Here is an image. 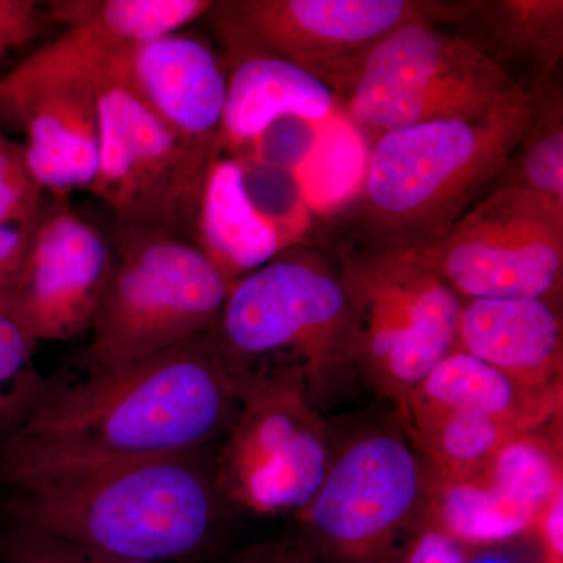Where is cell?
Listing matches in <instances>:
<instances>
[{
  "instance_id": "1",
  "label": "cell",
  "mask_w": 563,
  "mask_h": 563,
  "mask_svg": "<svg viewBox=\"0 0 563 563\" xmlns=\"http://www.w3.org/2000/svg\"><path fill=\"white\" fill-rule=\"evenodd\" d=\"M240 388L211 332L172 350L47 385L0 446V483L29 474L198 454L228 433Z\"/></svg>"
},
{
  "instance_id": "2",
  "label": "cell",
  "mask_w": 563,
  "mask_h": 563,
  "mask_svg": "<svg viewBox=\"0 0 563 563\" xmlns=\"http://www.w3.org/2000/svg\"><path fill=\"white\" fill-rule=\"evenodd\" d=\"M2 484L9 526L146 563L201 554L217 531L222 499L198 454L29 474Z\"/></svg>"
},
{
  "instance_id": "3",
  "label": "cell",
  "mask_w": 563,
  "mask_h": 563,
  "mask_svg": "<svg viewBox=\"0 0 563 563\" xmlns=\"http://www.w3.org/2000/svg\"><path fill=\"white\" fill-rule=\"evenodd\" d=\"M537 92L473 120L421 122L380 133L357 199L365 247L418 251L442 239L520 146Z\"/></svg>"
},
{
  "instance_id": "4",
  "label": "cell",
  "mask_w": 563,
  "mask_h": 563,
  "mask_svg": "<svg viewBox=\"0 0 563 563\" xmlns=\"http://www.w3.org/2000/svg\"><path fill=\"white\" fill-rule=\"evenodd\" d=\"M210 332L236 385L287 377L318 409L358 374L342 274L309 252L285 251L235 282Z\"/></svg>"
},
{
  "instance_id": "5",
  "label": "cell",
  "mask_w": 563,
  "mask_h": 563,
  "mask_svg": "<svg viewBox=\"0 0 563 563\" xmlns=\"http://www.w3.org/2000/svg\"><path fill=\"white\" fill-rule=\"evenodd\" d=\"M109 242L111 269L85 372L150 357L213 328L232 285L195 243L121 222Z\"/></svg>"
},
{
  "instance_id": "6",
  "label": "cell",
  "mask_w": 563,
  "mask_h": 563,
  "mask_svg": "<svg viewBox=\"0 0 563 563\" xmlns=\"http://www.w3.org/2000/svg\"><path fill=\"white\" fill-rule=\"evenodd\" d=\"M531 92L483 47L439 31L422 13L377 41L346 110L355 125L380 135L421 122L487 117Z\"/></svg>"
},
{
  "instance_id": "7",
  "label": "cell",
  "mask_w": 563,
  "mask_h": 563,
  "mask_svg": "<svg viewBox=\"0 0 563 563\" xmlns=\"http://www.w3.org/2000/svg\"><path fill=\"white\" fill-rule=\"evenodd\" d=\"M357 372L401 402L459 350L463 299L410 250L363 247L343 257Z\"/></svg>"
},
{
  "instance_id": "8",
  "label": "cell",
  "mask_w": 563,
  "mask_h": 563,
  "mask_svg": "<svg viewBox=\"0 0 563 563\" xmlns=\"http://www.w3.org/2000/svg\"><path fill=\"white\" fill-rule=\"evenodd\" d=\"M435 473L409 437L369 428L335 448L309 506L296 515L309 542L346 563H372L428 515Z\"/></svg>"
},
{
  "instance_id": "9",
  "label": "cell",
  "mask_w": 563,
  "mask_h": 563,
  "mask_svg": "<svg viewBox=\"0 0 563 563\" xmlns=\"http://www.w3.org/2000/svg\"><path fill=\"white\" fill-rule=\"evenodd\" d=\"M98 111V172L88 191L121 224L192 243L207 174L224 151L172 131L117 81L99 87Z\"/></svg>"
},
{
  "instance_id": "10",
  "label": "cell",
  "mask_w": 563,
  "mask_h": 563,
  "mask_svg": "<svg viewBox=\"0 0 563 563\" xmlns=\"http://www.w3.org/2000/svg\"><path fill=\"white\" fill-rule=\"evenodd\" d=\"M240 410L214 465L222 499L258 515H298L320 490L336 443L302 385L243 380Z\"/></svg>"
},
{
  "instance_id": "11",
  "label": "cell",
  "mask_w": 563,
  "mask_h": 563,
  "mask_svg": "<svg viewBox=\"0 0 563 563\" xmlns=\"http://www.w3.org/2000/svg\"><path fill=\"white\" fill-rule=\"evenodd\" d=\"M463 301L561 298L563 209L501 184L415 251Z\"/></svg>"
},
{
  "instance_id": "12",
  "label": "cell",
  "mask_w": 563,
  "mask_h": 563,
  "mask_svg": "<svg viewBox=\"0 0 563 563\" xmlns=\"http://www.w3.org/2000/svg\"><path fill=\"white\" fill-rule=\"evenodd\" d=\"M65 32L0 76V120L33 99L70 87L99 88L125 51L179 32L213 9L209 0H55L43 3Z\"/></svg>"
},
{
  "instance_id": "13",
  "label": "cell",
  "mask_w": 563,
  "mask_h": 563,
  "mask_svg": "<svg viewBox=\"0 0 563 563\" xmlns=\"http://www.w3.org/2000/svg\"><path fill=\"white\" fill-rule=\"evenodd\" d=\"M217 10L336 98L350 95L377 41L424 13L407 0H233Z\"/></svg>"
},
{
  "instance_id": "14",
  "label": "cell",
  "mask_w": 563,
  "mask_h": 563,
  "mask_svg": "<svg viewBox=\"0 0 563 563\" xmlns=\"http://www.w3.org/2000/svg\"><path fill=\"white\" fill-rule=\"evenodd\" d=\"M111 269V246L98 228L66 207L43 210L7 312L36 342L91 331Z\"/></svg>"
},
{
  "instance_id": "15",
  "label": "cell",
  "mask_w": 563,
  "mask_h": 563,
  "mask_svg": "<svg viewBox=\"0 0 563 563\" xmlns=\"http://www.w3.org/2000/svg\"><path fill=\"white\" fill-rule=\"evenodd\" d=\"M109 80L184 139L224 151L228 73L206 41L181 31L144 41L117 58Z\"/></svg>"
},
{
  "instance_id": "16",
  "label": "cell",
  "mask_w": 563,
  "mask_h": 563,
  "mask_svg": "<svg viewBox=\"0 0 563 563\" xmlns=\"http://www.w3.org/2000/svg\"><path fill=\"white\" fill-rule=\"evenodd\" d=\"M217 20L229 57L224 151L252 146L282 120L321 121L332 113L336 96L328 85L265 49L221 13Z\"/></svg>"
},
{
  "instance_id": "17",
  "label": "cell",
  "mask_w": 563,
  "mask_h": 563,
  "mask_svg": "<svg viewBox=\"0 0 563 563\" xmlns=\"http://www.w3.org/2000/svg\"><path fill=\"white\" fill-rule=\"evenodd\" d=\"M295 228L258 202L246 162L221 155L203 185L192 243L229 284L290 250Z\"/></svg>"
},
{
  "instance_id": "18",
  "label": "cell",
  "mask_w": 563,
  "mask_h": 563,
  "mask_svg": "<svg viewBox=\"0 0 563 563\" xmlns=\"http://www.w3.org/2000/svg\"><path fill=\"white\" fill-rule=\"evenodd\" d=\"M459 350L537 390L562 388L563 325L554 299L465 301Z\"/></svg>"
},
{
  "instance_id": "19",
  "label": "cell",
  "mask_w": 563,
  "mask_h": 563,
  "mask_svg": "<svg viewBox=\"0 0 563 563\" xmlns=\"http://www.w3.org/2000/svg\"><path fill=\"white\" fill-rule=\"evenodd\" d=\"M398 407L402 421L466 412L483 415L523 433L543 429L558 418L562 388L537 390L457 350L443 358Z\"/></svg>"
},
{
  "instance_id": "20",
  "label": "cell",
  "mask_w": 563,
  "mask_h": 563,
  "mask_svg": "<svg viewBox=\"0 0 563 563\" xmlns=\"http://www.w3.org/2000/svg\"><path fill=\"white\" fill-rule=\"evenodd\" d=\"M98 90L70 87L44 92L11 120L25 132L29 166L44 191L65 198L90 188L99 161Z\"/></svg>"
},
{
  "instance_id": "21",
  "label": "cell",
  "mask_w": 563,
  "mask_h": 563,
  "mask_svg": "<svg viewBox=\"0 0 563 563\" xmlns=\"http://www.w3.org/2000/svg\"><path fill=\"white\" fill-rule=\"evenodd\" d=\"M426 520L463 547H490L533 531L536 518L488 483L483 473L433 481Z\"/></svg>"
},
{
  "instance_id": "22",
  "label": "cell",
  "mask_w": 563,
  "mask_h": 563,
  "mask_svg": "<svg viewBox=\"0 0 563 563\" xmlns=\"http://www.w3.org/2000/svg\"><path fill=\"white\" fill-rule=\"evenodd\" d=\"M407 437L440 479H465L483 472L496 451L518 435L477 413L451 412L404 421Z\"/></svg>"
},
{
  "instance_id": "23",
  "label": "cell",
  "mask_w": 563,
  "mask_h": 563,
  "mask_svg": "<svg viewBox=\"0 0 563 563\" xmlns=\"http://www.w3.org/2000/svg\"><path fill=\"white\" fill-rule=\"evenodd\" d=\"M481 473L537 521L547 504L563 490L561 443L544 435L543 429L518 433L496 451Z\"/></svg>"
},
{
  "instance_id": "24",
  "label": "cell",
  "mask_w": 563,
  "mask_h": 563,
  "mask_svg": "<svg viewBox=\"0 0 563 563\" xmlns=\"http://www.w3.org/2000/svg\"><path fill=\"white\" fill-rule=\"evenodd\" d=\"M503 184L523 188L563 209V117L561 96L537 92L531 124L510 158Z\"/></svg>"
},
{
  "instance_id": "25",
  "label": "cell",
  "mask_w": 563,
  "mask_h": 563,
  "mask_svg": "<svg viewBox=\"0 0 563 563\" xmlns=\"http://www.w3.org/2000/svg\"><path fill=\"white\" fill-rule=\"evenodd\" d=\"M36 342L0 309V446L9 442L40 406L47 380L36 369Z\"/></svg>"
},
{
  "instance_id": "26",
  "label": "cell",
  "mask_w": 563,
  "mask_h": 563,
  "mask_svg": "<svg viewBox=\"0 0 563 563\" xmlns=\"http://www.w3.org/2000/svg\"><path fill=\"white\" fill-rule=\"evenodd\" d=\"M490 18L504 46L528 55L543 77L553 73L563 49L561 0H504L493 3Z\"/></svg>"
},
{
  "instance_id": "27",
  "label": "cell",
  "mask_w": 563,
  "mask_h": 563,
  "mask_svg": "<svg viewBox=\"0 0 563 563\" xmlns=\"http://www.w3.org/2000/svg\"><path fill=\"white\" fill-rule=\"evenodd\" d=\"M43 192L25 158L24 144L0 131V224L35 221L44 210Z\"/></svg>"
},
{
  "instance_id": "28",
  "label": "cell",
  "mask_w": 563,
  "mask_h": 563,
  "mask_svg": "<svg viewBox=\"0 0 563 563\" xmlns=\"http://www.w3.org/2000/svg\"><path fill=\"white\" fill-rule=\"evenodd\" d=\"M2 563H146L99 553L68 540L7 526L0 531Z\"/></svg>"
},
{
  "instance_id": "29",
  "label": "cell",
  "mask_w": 563,
  "mask_h": 563,
  "mask_svg": "<svg viewBox=\"0 0 563 563\" xmlns=\"http://www.w3.org/2000/svg\"><path fill=\"white\" fill-rule=\"evenodd\" d=\"M49 20L43 3L33 0H0V66L11 52L27 46L46 31Z\"/></svg>"
},
{
  "instance_id": "30",
  "label": "cell",
  "mask_w": 563,
  "mask_h": 563,
  "mask_svg": "<svg viewBox=\"0 0 563 563\" xmlns=\"http://www.w3.org/2000/svg\"><path fill=\"white\" fill-rule=\"evenodd\" d=\"M40 218L29 224H0V309L5 312L24 272Z\"/></svg>"
},
{
  "instance_id": "31",
  "label": "cell",
  "mask_w": 563,
  "mask_h": 563,
  "mask_svg": "<svg viewBox=\"0 0 563 563\" xmlns=\"http://www.w3.org/2000/svg\"><path fill=\"white\" fill-rule=\"evenodd\" d=\"M466 555L463 544L424 520L398 563H465Z\"/></svg>"
},
{
  "instance_id": "32",
  "label": "cell",
  "mask_w": 563,
  "mask_h": 563,
  "mask_svg": "<svg viewBox=\"0 0 563 563\" xmlns=\"http://www.w3.org/2000/svg\"><path fill=\"white\" fill-rule=\"evenodd\" d=\"M544 551V562L563 563V490L547 504L533 526Z\"/></svg>"
},
{
  "instance_id": "33",
  "label": "cell",
  "mask_w": 563,
  "mask_h": 563,
  "mask_svg": "<svg viewBox=\"0 0 563 563\" xmlns=\"http://www.w3.org/2000/svg\"><path fill=\"white\" fill-rule=\"evenodd\" d=\"M235 563H314L302 550H295L291 547H268L255 548L246 555H243Z\"/></svg>"
},
{
  "instance_id": "34",
  "label": "cell",
  "mask_w": 563,
  "mask_h": 563,
  "mask_svg": "<svg viewBox=\"0 0 563 563\" xmlns=\"http://www.w3.org/2000/svg\"><path fill=\"white\" fill-rule=\"evenodd\" d=\"M465 563H517L514 559L507 558L506 554L492 553V551H485V553L476 555H466Z\"/></svg>"
},
{
  "instance_id": "35",
  "label": "cell",
  "mask_w": 563,
  "mask_h": 563,
  "mask_svg": "<svg viewBox=\"0 0 563 563\" xmlns=\"http://www.w3.org/2000/svg\"><path fill=\"white\" fill-rule=\"evenodd\" d=\"M544 563H551V562H544Z\"/></svg>"
}]
</instances>
